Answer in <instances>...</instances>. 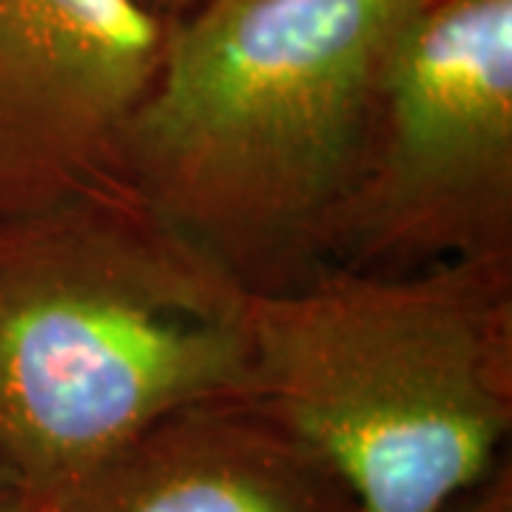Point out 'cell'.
<instances>
[{
	"instance_id": "cell-1",
	"label": "cell",
	"mask_w": 512,
	"mask_h": 512,
	"mask_svg": "<svg viewBox=\"0 0 512 512\" xmlns=\"http://www.w3.org/2000/svg\"><path fill=\"white\" fill-rule=\"evenodd\" d=\"M424 0H205L114 171L248 291L328 268L384 63Z\"/></svg>"
},
{
	"instance_id": "cell-2",
	"label": "cell",
	"mask_w": 512,
	"mask_h": 512,
	"mask_svg": "<svg viewBox=\"0 0 512 512\" xmlns=\"http://www.w3.org/2000/svg\"><path fill=\"white\" fill-rule=\"evenodd\" d=\"M248 288L111 168L0 217V464L46 501L157 421L251 399Z\"/></svg>"
},
{
	"instance_id": "cell-3",
	"label": "cell",
	"mask_w": 512,
	"mask_h": 512,
	"mask_svg": "<svg viewBox=\"0 0 512 512\" xmlns=\"http://www.w3.org/2000/svg\"><path fill=\"white\" fill-rule=\"evenodd\" d=\"M251 399L362 512H441L504 458L512 259L325 268L248 293Z\"/></svg>"
},
{
	"instance_id": "cell-4",
	"label": "cell",
	"mask_w": 512,
	"mask_h": 512,
	"mask_svg": "<svg viewBox=\"0 0 512 512\" xmlns=\"http://www.w3.org/2000/svg\"><path fill=\"white\" fill-rule=\"evenodd\" d=\"M512 259V0H424L384 63L328 268Z\"/></svg>"
},
{
	"instance_id": "cell-5",
	"label": "cell",
	"mask_w": 512,
	"mask_h": 512,
	"mask_svg": "<svg viewBox=\"0 0 512 512\" xmlns=\"http://www.w3.org/2000/svg\"><path fill=\"white\" fill-rule=\"evenodd\" d=\"M171 26L140 0H0V217L114 168Z\"/></svg>"
},
{
	"instance_id": "cell-6",
	"label": "cell",
	"mask_w": 512,
	"mask_h": 512,
	"mask_svg": "<svg viewBox=\"0 0 512 512\" xmlns=\"http://www.w3.org/2000/svg\"><path fill=\"white\" fill-rule=\"evenodd\" d=\"M32 504L35 512H362L328 464L248 396L177 410Z\"/></svg>"
},
{
	"instance_id": "cell-7",
	"label": "cell",
	"mask_w": 512,
	"mask_h": 512,
	"mask_svg": "<svg viewBox=\"0 0 512 512\" xmlns=\"http://www.w3.org/2000/svg\"><path fill=\"white\" fill-rule=\"evenodd\" d=\"M441 512H512L510 458H501L487 476L453 498Z\"/></svg>"
},
{
	"instance_id": "cell-8",
	"label": "cell",
	"mask_w": 512,
	"mask_h": 512,
	"mask_svg": "<svg viewBox=\"0 0 512 512\" xmlns=\"http://www.w3.org/2000/svg\"><path fill=\"white\" fill-rule=\"evenodd\" d=\"M143 6H148L151 12H157V15H163V18H183L185 12L191 9V3L194 0H140Z\"/></svg>"
},
{
	"instance_id": "cell-9",
	"label": "cell",
	"mask_w": 512,
	"mask_h": 512,
	"mask_svg": "<svg viewBox=\"0 0 512 512\" xmlns=\"http://www.w3.org/2000/svg\"><path fill=\"white\" fill-rule=\"evenodd\" d=\"M0 512H35V504L18 490H6L0 495Z\"/></svg>"
},
{
	"instance_id": "cell-10",
	"label": "cell",
	"mask_w": 512,
	"mask_h": 512,
	"mask_svg": "<svg viewBox=\"0 0 512 512\" xmlns=\"http://www.w3.org/2000/svg\"><path fill=\"white\" fill-rule=\"evenodd\" d=\"M6 490H15V487H12V481H9L6 470H3V464H0V495L6 493Z\"/></svg>"
},
{
	"instance_id": "cell-11",
	"label": "cell",
	"mask_w": 512,
	"mask_h": 512,
	"mask_svg": "<svg viewBox=\"0 0 512 512\" xmlns=\"http://www.w3.org/2000/svg\"><path fill=\"white\" fill-rule=\"evenodd\" d=\"M200 3H205V0H194V3H191V9H197ZM191 9H188V12H191ZM188 12H185V15H188Z\"/></svg>"
}]
</instances>
